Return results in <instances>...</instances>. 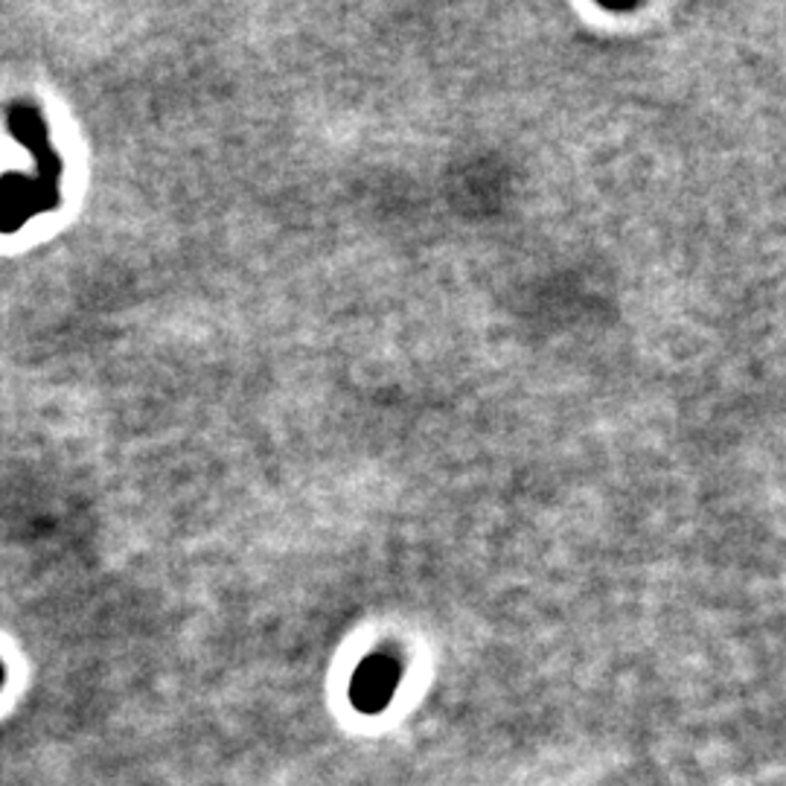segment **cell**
I'll use <instances>...</instances> for the list:
<instances>
[{
  "instance_id": "cell-1",
  "label": "cell",
  "mask_w": 786,
  "mask_h": 786,
  "mask_svg": "<svg viewBox=\"0 0 786 786\" xmlns=\"http://www.w3.org/2000/svg\"><path fill=\"white\" fill-rule=\"evenodd\" d=\"M7 126L30 152L35 154L39 172L33 179L9 172L0 179V234H15L39 213L56 211L62 202L58 181H62V161L50 147L47 122L41 111L30 103H12L7 111Z\"/></svg>"
},
{
  "instance_id": "cell-2",
  "label": "cell",
  "mask_w": 786,
  "mask_h": 786,
  "mask_svg": "<svg viewBox=\"0 0 786 786\" xmlns=\"http://www.w3.org/2000/svg\"><path fill=\"white\" fill-rule=\"evenodd\" d=\"M0 685H3V665H0Z\"/></svg>"
}]
</instances>
